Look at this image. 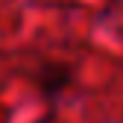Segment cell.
Instances as JSON below:
<instances>
[{"mask_svg": "<svg viewBox=\"0 0 123 123\" xmlns=\"http://www.w3.org/2000/svg\"><path fill=\"white\" fill-rule=\"evenodd\" d=\"M35 82H38V94L44 100H56L73 85V68L68 62H44Z\"/></svg>", "mask_w": 123, "mask_h": 123, "instance_id": "cell-1", "label": "cell"}]
</instances>
